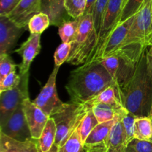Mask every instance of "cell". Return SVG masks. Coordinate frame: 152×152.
Here are the masks:
<instances>
[{"label": "cell", "instance_id": "obj_1", "mask_svg": "<svg viewBox=\"0 0 152 152\" xmlns=\"http://www.w3.org/2000/svg\"><path fill=\"white\" fill-rule=\"evenodd\" d=\"M111 86L117 85L100 62L94 61L71 72L65 89L71 102L82 104Z\"/></svg>", "mask_w": 152, "mask_h": 152}, {"label": "cell", "instance_id": "obj_2", "mask_svg": "<svg viewBox=\"0 0 152 152\" xmlns=\"http://www.w3.org/2000/svg\"><path fill=\"white\" fill-rule=\"evenodd\" d=\"M147 49L137 64L129 81L121 88L124 107L137 117H149L152 104V77L147 61Z\"/></svg>", "mask_w": 152, "mask_h": 152}, {"label": "cell", "instance_id": "obj_3", "mask_svg": "<svg viewBox=\"0 0 152 152\" xmlns=\"http://www.w3.org/2000/svg\"><path fill=\"white\" fill-rule=\"evenodd\" d=\"M147 48L133 45L125 46L112 55L98 61L106 69L121 90V88L133 76L137 64Z\"/></svg>", "mask_w": 152, "mask_h": 152}, {"label": "cell", "instance_id": "obj_4", "mask_svg": "<svg viewBox=\"0 0 152 152\" xmlns=\"http://www.w3.org/2000/svg\"><path fill=\"white\" fill-rule=\"evenodd\" d=\"M96 43L92 13L81 16L78 33L71 43V51L66 62L72 65H83L91 59Z\"/></svg>", "mask_w": 152, "mask_h": 152}, {"label": "cell", "instance_id": "obj_5", "mask_svg": "<svg viewBox=\"0 0 152 152\" xmlns=\"http://www.w3.org/2000/svg\"><path fill=\"white\" fill-rule=\"evenodd\" d=\"M88 110L83 104L69 102L66 103L61 111L50 116L56 123V136L54 144L56 146L61 148L65 145Z\"/></svg>", "mask_w": 152, "mask_h": 152}, {"label": "cell", "instance_id": "obj_6", "mask_svg": "<svg viewBox=\"0 0 152 152\" xmlns=\"http://www.w3.org/2000/svg\"><path fill=\"white\" fill-rule=\"evenodd\" d=\"M151 1L152 0H145L135 14L123 46L129 45L149 46L152 34Z\"/></svg>", "mask_w": 152, "mask_h": 152}, {"label": "cell", "instance_id": "obj_7", "mask_svg": "<svg viewBox=\"0 0 152 152\" xmlns=\"http://www.w3.org/2000/svg\"><path fill=\"white\" fill-rule=\"evenodd\" d=\"M123 0H109L108 1L102 17L100 31L96 40V46L94 49L91 58L87 63H91L96 61L105 42L120 24L123 9Z\"/></svg>", "mask_w": 152, "mask_h": 152}, {"label": "cell", "instance_id": "obj_8", "mask_svg": "<svg viewBox=\"0 0 152 152\" xmlns=\"http://www.w3.org/2000/svg\"><path fill=\"white\" fill-rule=\"evenodd\" d=\"M29 72L21 75V81L17 86L0 92V125L4 123L13 114L24 100L29 98Z\"/></svg>", "mask_w": 152, "mask_h": 152}, {"label": "cell", "instance_id": "obj_9", "mask_svg": "<svg viewBox=\"0 0 152 152\" xmlns=\"http://www.w3.org/2000/svg\"><path fill=\"white\" fill-rule=\"evenodd\" d=\"M59 69V67L54 66L45 85L41 89L38 96L33 101V103L39 107L48 117L61 111L66 104L59 99L56 91V79Z\"/></svg>", "mask_w": 152, "mask_h": 152}, {"label": "cell", "instance_id": "obj_10", "mask_svg": "<svg viewBox=\"0 0 152 152\" xmlns=\"http://www.w3.org/2000/svg\"><path fill=\"white\" fill-rule=\"evenodd\" d=\"M0 132L19 142L32 139L22 104L4 123L0 125Z\"/></svg>", "mask_w": 152, "mask_h": 152}, {"label": "cell", "instance_id": "obj_11", "mask_svg": "<svg viewBox=\"0 0 152 152\" xmlns=\"http://www.w3.org/2000/svg\"><path fill=\"white\" fill-rule=\"evenodd\" d=\"M117 119L99 123L94 128L83 145L86 152H108L110 131Z\"/></svg>", "mask_w": 152, "mask_h": 152}, {"label": "cell", "instance_id": "obj_12", "mask_svg": "<svg viewBox=\"0 0 152 152\" xmlns=\"http://www.w3.org/2000/svg\"><path fill=\"white\" fill-rule=\"evenodd\" d=\"M25 31L7 16H0V55L8 54Z\"/></svg>", "mask_w": 152, "mask_h": 152}, {"label": "cell", "instance_id": "obj_13", "mask_svg": "<svg viewBox=\"0 0 152 152\" xmlns=\"http://www.w3.org/2000/svg\"><path fill=\"white\" fill-rule=\"evenodd\" d=\"M22 106L32 138L39 139L49 117L33 101H30V98L24 100Z\"/></svg>", "mask_w": 152, "mask_h": 152}, {"label": "cell", "instance_id": "obj_14", "mask_svg": "<svg viewBox=\"0 0 152 152\" xmlns=\"http://www.w3.org/2000/svg\"><path fill=\"white\" fill-rule=\"evenodd\" d=\"M42 0H19L15 8L6 16L17 26L26 28L30 19L41 12Z\"/></svg>", "mask_w": 152, "mask_h": 152}, {"label": "cell", "instance_id": "obj_15", "mask_svg": "<svg viewBox=\"0 0 152 152\" xmlns=\"http://www.w3.org/2000/svg\"><path fill=\"white\" fill-rule=\"evenodd\" d=\"M40 40L41 34H31L28 40L15 51L22 57V62L18 66L20 75L29 72L31 63L41 50Z\"/></svg>", "mask_w": 152, "mask_h": 152}, {"label": "cell", "instance_id": "obj_16", "mask_svg": "<svg viewBox=\"0 0 152 152\" xmlns=\"http://www.w3.org/2000/svg\"><path fill=\"white\" fill-rule=\"evenodd\" d=\"M134 16L119 24L118 26L114 30L112 34L105 42L100 54L95 61H98L112 55L123 46L125 40L127 37L129 28L134 19Z\"/></svg>", "mask_w": 152, "mask_h": 152}, {"label": "cell", "instance_id": "obj_17", "mask_svg": "<svg viewBox=\"0 0 152 152\" xmlns=\"http://www.w3.org/2000/svg\"><path fill=\"white\" fill-rule=\"evenodd\" d=\"M41 12L49 16L51 25L59 27L67 21L65 17L67 12L64 6V0H42Z\"/></svg>", "mask_w": 152, "mask_h": 152}, {"label": "cell", "instance_id": "obj_18", "mask_svg": "<svg viewBox=\"0 0 152 152\" xmlns=\"http://www.w3.org/2000/svg\"><path fill=\"white\" fill-rule=\"evenodd\" d=\"M37 140L19 142L0 132V152H38Z\"/></svg>", "mask_w": 152, "mask_h": 152}, {"label": "cell", "instance_id": "obj_19", "mask_svg": "<svg viewBox=\"0 0 152 152\" xmlns=\"http://www.w3.org/2000/svg\"><path fill=\"white\" fill-rule=\"evenodd\" d=\"M99 103H105L117 107H124L122 101L120 88L117 86H109L101 92L99 95L83 104L87 110H90L94 105Z\"/></svg>", "mask_w": 152, "mask_h": 152}, {"label": "cell", "instance_id": "obj_20", "mask_svg": "<svg viewBox=\"0 0 152 152\" xmlns=\"http://www.w3.org/2000/svg\"><path fill=\"white\" fill-rule=\"evenodd\" d=\"M91 110L99 123L114 120L120 117L123 118L129 112L125 107H117L105 103L95 104L91 107Z\"/></svg>", "mask_w": 152, "mask_h": 152}, {"label": "cell", "instance_id": "obj_21", "mask_svg": "<svg viewBox=\"0 0 152 152\" xmlns=\"http://www.w3.org/2000/svg\"><path fill=\"white\" fill-rule=\"evenodd\" d=\"M122 119L123 118H118L111 128L108 139V152H126L127 142Z\"/></svg>", "mask_w": 152, "mask_h": 152}, {"label": "cell", "instance_id": "obj_22", "mask_svg": "<svg viewBox=\"0 0 152 152\" xmlns=\"http://www.w3.org/2000/svg\"><path fill=\"white\" fill-rule=\"evenodd\" d=\"M56 136V126L54 119L49 117L40 138L37 140V146L42 152H48L54 145Z\"/></svg>", "mask_w": 152, "mask_h": 152}, {"label": "cell", "instance_id": "obj_23", "mask_svg": "<svg viewBox=\"0 0 152 152\" xmlns=\"http://www.w3.org/2000/svg\"><path fill=\"white\" fill-rule=\"evenodd\" d=\"M80 19L81 17L74 19V20H67L59 27L58 33L62 43H72L74 41L78 33Z\"/></svg>", "mask_w": 152, "mask_h": 152}, {"label": "cell", "instance_id": "obj_24", "mask_svg": "<svg viewBox=\"0 0 152 152\" xmlns=\"http://www.w3.org/2000/svg\"><path fill=\"white\" fill-rule=\"evenodd\" d=\"M152 134V123L150 117H137L134 121V137L149 141Z\"/></svg>", "mask_w": 152, "mask_h": 152}, {"label": "cell", "instance_id": "obj_25", "mask_svg": "<svg viewBox=\"0 0 152 152\" xmlns=\"http://www.w3.org/2000/svg\"><path fill=\"white\" fill-rule=\"evenodd\" d=\"M50 25V18L43 12L34 15L28 22V30L31 34H42Z\"/></svg>", "mask_w": 152, "mask_h": 152}, {"label": "cell", "instance_id": "obj_26", "mask_svg": "<svg viewBox=\"0 0 152 152\" xmlns=\"http://www.w3.org/2000/svg\"><path fill=\"white\" fill-rule=\"evenodd\" d=\"M97 119L96 118L95 115L94 114L91 109L88 110L86 115L84 116L83 119H82L80 125L78 126V131L80 133V137H81L82 142L84 145L85 141L86 140L87 137H88L89 134H91L94 128L98 125Z\"/></svg>", "mask_w": 152, "mask_h": 152}, {"label": "cell", "instance_id": "obj_27", "mask_svg": "<svg viewBox=\"0 0 152 152\" xmlns=\"http://www.w3.org/2000/svg\"><path fill=\"white\" fill-rule=\"evenodd\" d=\"M87 5V0H64V6L67 13L73 19L83 16Z\"/></svg>", "mask_w": 152, "mask_h": 152}, {"label": "cell", "instance_id": "obj_28", "mask_svg": "<svg viewBox=\"0 0 152 152\" xmlns=\"http://www.w3.org/2000/svg\"><path fill=\"white\" fill-rule=\"evenodd\" d=\"M59 152H86L82 142L78 128L73 132L62 147L59 148Z\"/></svg>", "mask_w": 152, "mask_h": 152}, {"label": "cell", "instance_id": "obj_29", "mask_svg": "<svg viewBox=\"0 0 152 152\" xmlns=\"http://www.w3.org/2000/svg\"><path fill=\"white\" fill-rule=\"evenodd\" d=\"M109 0H96L93 10V20H94V29L96 34V40L99 36L100 31L101 24H102V17L105 13V8L107 7Z\"/></svg>", "mask_w": 152, "mask_h": 152}, {"label": "cell", "instance_id": "obj_30", "mask_svg": "<svg viewBox=\"0 0 152 152\" xmlns=\"http://www.w3.org/2000/svg\"><path fill=\"white\" fill-rule=\"evenodd\" d=\"M144 1L145 0H128L122 9L120 23L134 16L140 10Z\"/></svg>", "mask_w": 152, "mask_h": 152}, {"label": "cell", "instance_id": "obj_31", "mask_svg": "<svg viewBox=\"0 0 152 152\" xmlns=\"http://www.w3.org/2000/svg\"><path fill=\"white\" fill-rule=\"evenodd\" d=\"M137 116H135L131 112H128L127 114L122 119V123L124 128L126 136V142L127 145L133 140L134 137V121Z\"/></svg>", "mask_w": 152, "mask_h": 152}, {"label": "cell", "instance_id": "obj_32", "mask_svg": "<svg viewBox=\"0 0 152 152\" xmlns=\"http://www.w3.org/2000/svg\"><path fill=\"white\" fill-rule=\"evenodd\" d=\"M17 66L8 54L0 55V80H3L7 75L16 71Z\"/></svg>", "mask_w": 152, "mask_h": 152}, {"label": "cell", "instance_id": "obj_33", "mask_svg": "<svg viewBox=\"0 0 152 152\" xmlns=\"http://www.w3.org/2000/svg\"><path fill=\"white\" fill-rule=\"evenodd\" d=\"M71 51V43H62L54 53L55 66L60 67L64 62L67 61Z\"/></svg>", "mask_w": 152, "mask_h": 152}, {"label": "cell", "instance_id": "obj_34", "mask_svg": "<svg viewBox=\"0 0 152 152\" xmlns=\"http://www.w3.org/2000/svg\"><path fill=\"white\" fill-rule=\"evenodd\" d=\"M126 152H152V142L134 138L127 145Z\"/></svg>", "mask_w": 152, "mask_h": 152}, {"label": "cell", "instance_id": "obj_35", "mask_svg": "<svg viewBox=\"0 0 152 152\" xmlns=\"http://www.w3.org/2000/svg\"><path fill=\"white\" fill-rule=\"evenodd\" d=\"M21 81V75L13 71L7 75L3 80H0V92L10 90L19 84Z\"/></svg>", "mask_w": 152, "mask_h": 152}, {"label": "cell", "instance_id": "obj_36", "mask_svg": "<svg viewBox=\"0 0 152 152\" xmlns=\"http://www.w3.org/2000/svg\"><path fill=\"white\" fill-rule=\"evenodd\" d=\"M19 0H0V16H6L17 5Z\"/></svg>", "mask_w": 152, "mask_h": 152}, {"label": "cell", "instance_id": "obj_37", "mask_svg": "<svg viewBox=\"0 0 152 152\" xmlns=\"http://www.w3.org/2000/svg\"><path fill=\"white\" fill-rule=\"evenodd\" d=\"M146 53H147V61H148V68H149V71L150 72H151V77H152V46H149V49H148V47L147 48Z\"/></svg>", "mask_w": 152, "mask_h": 152}, {"label": "cell", "instance_id": "obj_38", "mask_svg": "<svg viewBox=\"0 0 152 152\" xmlns=\"http://www.w3.org/2000/svg\"><path fill=\"white\" fill-rule=\"evenodd\" d=\"M96 1V0H87V5H86V9L84 14H86V13H92L93 14L94 7Z\"/></svg>", "mask_w": 152, "mask_h": 152}, {"label": "cell", "instance_id": "obj_39", "mask_svg": "<svg viewBox=\"0 0 152 152\" xmlns=\"http://www.w3.org/2000/svg\"><path fill=\"white\" fill-rule=\"evenodd\" d=\"M38 152H42V151L38 148ZM48 152H59V147L56 146V145L54 144L53 146H52L51 148H50Z\"/></svg>", "mask_w": 152, "mask_h": 152}, {"label": "cell", "instance_id": "obj_40", "mask_svg": "<svg viewBox=\"0 0 152 152\" xmlns=\"http://www.w3.org/2000/svg\"><path fill=\"white\" fill-rule=\"evenodd\" d=\"M151 12H152V1H151ZM152 46V34H151V39H150V42H149V46Z\"/></svg>", "mask_w": 152, "mask_h": 152}, {"label": "cell", "instance_id": "obj_41", "mask_svg": "<svg viewBox=\"0 0 152 152\" xmlns=\"http://www.w3.org/2000/svg\"><path fill=\"white\" fill-rule=\"evenodd\" d=\"M149 117L152 119V104H151V111H150V116Z\"/></svg>", "mask_w": 152, "mask_h": 152}, {"label": "cell", "instance_id": "obj_42", "mask_svg": "<svg viewBox=\"0 0 152 152\" xmlns=\"http://www.w3.org/2000/svg\"><path fill=\"white\" fill-rule=\"evenodd\" d=\"M127 1H128V0H123V6L125 5V4H126V3L127 2Z\"/></svg>", "mask_w": 152, "mask_h": 152}, {"label": "cell", "instance_id": "obj_43", "mask_svg": "<svg viewBox=\"0 0 152 152\" xmlns=\"http://www.w3.org/2000/svg\"><path fill=\"white\" fill-rule=\"evenodd\" d=\"M151 123H152V119H151ZM149 141L151 142H152V134H151V139H150Z\"/></svg>", "mask_w": 152, "mask_h": 152}]
</instances>
